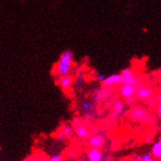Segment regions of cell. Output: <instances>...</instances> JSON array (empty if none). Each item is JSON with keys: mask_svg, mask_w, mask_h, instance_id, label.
Wrapping results in <instances>:
<instances>
[{"mask_svg": "<svg viewBox=\"0 0 161 161\" xmlns=\"http://www.w3.org/2000/svg\"><path fill=\"white\" fill-rule=\"evenodd\" d=\"M127 116L131 122L135 123H142V124H155L156 118L147 107L136 105V106L130 108L127 112Z\"/></svg>", "mask_w": 161, "mask_h": 161, "instance_id": "obj_1", "label": "cell"}, {"mask_svg": "<svg viewBox=\"0 0 161 161\" xmlns=\"http://www.w3.org/2000/svg\"><path fill=\"white\" fill-rule=\"evenodd\" d=\"M73 65V53L70 50H66L60 54V57L54 65V72L57 76H65L70 74Z\"/></svg>", "mask_w": 161, "mask_h": 161, "instance_id": "obj_2", "label": "cell"}, {"mask_svg": "<svg viewBox=\"0 0 161 161\" xmlns=\"http://www.w3.org/2000/svg\"><path fill=\"white\" fill-rule=\"evenodd\" d=\"M121 74L123 76L124 79V84H130V85H134L136 88L143 85L142 80L139 79V77H137L136 72L134 71V69L130 67H127L124 68L121 71Z\"/></svg>", "mask_w": 161, "mask_h": 161, "instance_id": "obj_3", "label": "cell"}, {"mask_svg": "<svg viewBox=\"0 0 161 161\" xmlns=\"http://www.w3.org/2000/svg\"><path fill=\"white\" fill-rule=\"evenodd\" d=\"M105 144H106V136L100 132H97V134H94L88 137L89 148L102 149Z\"/></svg>", "mask_w": 161, "mask_h": 161, "instance_id": "obj_4", "label": "cell"}, {"mask_svg": "<svg viewBox=\"0 0 161 161\" xmlns=\"http://www.w3.org/2000/svg\"><path fill=\"white\" fill-rule=\"evenodd\" d=\"M154 94H155V90L152 87H150L148 85H142L136 88L135 97L136 98V100L144 102L146 99L154 96Z\"/></svg>", "mask_w": 161, "mask_h": 161, "instance_id": "obj_5", "label": "cell"}, {"mask_svg": "<svg viewBox=\"0 0 161 161\" xmlns=\"http://www.w3.org/2000/svg\"><path fill=\"white\" fill-rule=\"evenodd\" d=\"M124 84V79H123V76L120 73H113L109 76H106L105 80L102 82V85L103 87H113L116 85H122Z\"/></svg>", "mask_w": 161, "mask_h": 161, "instance_id": "obj_6", "label": "cell"}, {"mask_svg": "<svg viewBox=\"0 0 161 161\" xmlns=\"http://www.w3.org/2000/svg\"><path fill=\"white\" fill-rule=\"evenodd\" d=\"M125 104L122 100H115L113 103V107H112V118L114 120H118L119 118H121L125 115Z\"/></svg>", "mask_w": 161, "mask_h": 161, "instance_id": "obj_7", "label": "cell"}, {"mask_svg": "<svg viewBox=\"0 0 161 161\" xmlns=\"http://www.w3.org/2000/svg\"><path fill=\"white\" fill-rule=\"evenodd\" d=\"M136 91V87L134 85H130V84H122V85H120V87H119V94H120V96L123 97L124 99L135 97Z\"/></svg>", "mask_w": 161, "mask_h": 161, "instance_id": "obj_8", "label": "cell"}, {"mask_svg": "<svg viewBox=\"0 0 161 161\" xmlns=\"http://www.w3.org/2000/svg\"><path fill=\"white\" fill-rule=\"evenodd\" d=\"M74 128V132H75V135L77 136L79 138H87L89 137V128H88V125L86 123H84L83 121L77 125H75Z\"/></svg>", "mask_w": 161, "mask_h": 161, "instance_id": "obj_9", "label": "cell"}, {"mask_svg": "<svg viewBox=\"0 0 161 161\" xmlns=\"http://www.w3.org/2000/svg\"><path fill=\"white\" fill-rule=\"evenodd\" d=\"M105 157L102 149L89 148L87 151V161H104Z\"/></svg>", "mask_w": 161, "mask_h": 161, "instance_id": "obj_10", "label": "cell"}, {"mask_svg": "<svg viewBox=\"0 0 161 161\" xmlns=\"http://www.w3.org/2000/svg\"><path fill=\"white\" fill-rule=\"evenodd\" d=\"M58 85L62 89H69L71 87L72 83H73V78L70 75H65V76H58Z\"/></svg>", "mask_w": 161, "mask_h": 161, "instance_id": "obj_11", "label": "cell"}, {"mask_svg": "<svg viewBox=\"0 0 161 161\" xmlns=\"http://www.w3.org/2000/svg\"><path fill=\"white\" fill-rule=\"evenodd\" d=\"M109 87H104L100 90H97L96 92L94 93L93 95V99L95 102H100L102 100H105L107 99V98L110 96L111 92L109 91Z\"/></svg>", "mask_w": 161, "mask_h": 161, "instance_id": "obj_12", "label": "cell"}, {"mask_svg": "<svg viewBox=\"0 0 161 161\" xmlns=\"http://www.w3.org/2000/svg\"><path fill=\"white\" fill-rule=\"evenodd\" d=\"M74 134V128L72 125H64L61 128L59 134H58V138L59 139H65L69 136H71Z\"/></svg>", "mask_w": 161, "mask_h": 161, "instance_id": "obj_13", "label": "cell"}, {"mask_svg": "<svg viewBox=\"0 0 161 161\" xmlns=\"http://www.w3.org/2000/svg\"><path fill=\"white\" fill-rule=\"evenodd\" d=\"M150 153L151 155L156 158L157 160L161 159V139H157L156 142H154L151 145L150 148Z\"/></svg>", "mask_w": 161, "mask_h": 161, "instance_id": "obj_14", "label": "cell"}, {"mask_svg": "<svg viewBox=\"0 0 161 161\" xmlns=\"http://www.w3.org/2000/svg\"><path fill=\"white\" fill-rule=\"evenodd\" d=\"M145 105H146V107L147 108H155L157 106V102L155 100V97L154 96H152L150 98H148V99H146L144 101Z\"/></svg>", "mask_w": 161, "mask_h": 161, "instance_id": "obj_15", "label": "cell"}, {"mask_svg": "<svg viewBox=\"0 0 161 161\" xmlns=\"http://www.w3.org/2000/svg\"><path fill=\"white\" fill-rule=\"evenodd\" d=\"M124 102H125V106H128V107L131 108V107L136 106L137 100H136V97H130V98H127V99H125Z\"/></svg>", "mask_w": 161, "mask_h": 161, "instance_id": "obj_16", "label": "cell"}, {"mask_svg": "<svg viewBox=\"0 0 161 161\" xmlns=\"http://www.w3.org/2000/svg\"><path fill=\"white\" fill-rule=\"evenodd\" d=\"M81 109L84 111V112H86V113H88V112L91 111V109H92V102L89 101V100H86V101H84L81 105Z\"/></svg>", "mask_w": 161, "mask_h": 161, "instance_id": "obj_17", "label": "cell"}, {"mask_svg": "<svg viewBox=\"0 0 161 161\" xmlns=\"http://www.w3.org/2000/svg\"><path fill=\"white\" fill-rule=\"evenodd\" d=\"M83 81H84L83 74H82V72H79V73L77 74V76H76V79H75V84H76V85H77L78 87H80V86H82Z\"/></svg>", "mask_w": 161, "mask_h": 161, "instance_id": "obj_18", "label": "cell"}, {"mask_svg": "<svg viewBox=\"0 0 161 161\" xmlns=\"http://www.w3.org/2000/svg\"><path fill=\"white\" fill-rule=\"evenodd\" d=\"M142 161H157V159L153 157L151 155V153L145 152L142 154Z\"/></svg>", "mask_w": 161, "mask_h": 161, "instance_id": "obj_19", "label": "cell"}, {"mask_svg": "<svg viewBox=\"0 0 161 161\" xmlns=\"http://www.w3.org/2000/svg\"><path fill=\"white\" fill-rule=\"evenodd\" d=\"M45 161H64V157H62L60 154H54L52 157H50L48 159L45 160Z\"/></svg>", "mask_w": 161, "mask_h": 161, "instance_id": "obj_20", "label": "cell"}, {"mask_svg": "<svg viewBox=\"0 0 161 161\" xmlns=\"http://www.w3.org/2000/svg\"><path fill=\"white\" fill-rule=\"evenodd\" d=\"M155 112H156V116L161 120V103L157 104V106L155 107Z\"/></svg>", "mask_w": 161, "mask_h": 161, "instance_id": "obj_21", "label": "cell"}, {"mask_svg": "<svg viewBox=\"0 0 161 161\" xmlns=\"http://www.w3.org/2000/svg\"><path fill=\"white\" fill-rule=\"evenodd\" d=\"M154 97H155V100H156L157 104H160V103H161V91H158V92H155Z\"/></svg>", "mask_w": 161, "mask_h": 161, "instance_id": "obj_22", "label": "cell"}, {"mask_svg": "<svg viewBox=\"0 0 161 161\" xmlns=\"http://www.w3.org/2000/svg\"><path fill=\"white\" fill-rule=\"evenodd\" d=\"M81 122H82V120H81L80 118H74V119H73V121H72V124H71V125H73V127H75V125H79Z\"/></svg>", "mask_w": 161, "mask_h": 161, "instance_id": "obj_23", "label": "cell"}, {"mask_svg": "<svg viewBox=\"0 0 161 161\" xmlns=\"http://www.w3.org/2000/svg\"><path fill=\"white\" fill-rule=\"evenodd\" d=\"M105 78H106V76H105L103 73H99L97 75V79H98V81H100L101 83L105 80Z\"/></svg>", "mask_w": 161, "mask_h": 161, "instance_id": "obj_24", "label": "cell"}, {"mask_svg": "<svg viewBox=\"0 0 161 161\" xmlns=\"http://www.w3.org/2000/svg\"><path fill=\"white\" fill-rule=\"evenodd\" d=\"M130 161H136V159H131V160H130Z\"/></svg>", "mask_w": 161, "mask_h": 161, "instance_id": "obj_25", "label": "cell"}, {"mask_svg": "<svg viewBox=\"0 0 161 161\" xmlns=\"http://www.w3.org/2000/svg\"><path fill=\"white\" fill-rule=\"evenodd\" d=\"M77 161H83V160H77Z\"/></svg>", "mask_w": 161, "mask_h": 161, "instance_id": "obj_26", "label": "cell"}, {"mask_svg": "<svg viewBox=\"0 0 161 161\" xmlns=\"http://www.w3.org/2000/svg\"><path fill=\"white\" fill-rule=\"evenodd\" d=\"M104 161H105V159H104Z\"/></svg>", "mask_w": 161, "mask_h": 161, "instance_id": "obj_27", "label": "cell"}, {"mask_svg": "<svg viewBox=\"0 0 161 161\" xmlns=\"http://www.w3.org/2000/svg\"><path fill=\"white\" fill-rule=\"evenodd\" d=\"M160 139H161V137H160Z\"/></svg>", "mask_w": 161, "mask_h": 161, "instance_id": "obj_28", "label": "cell"}]
</instances>
